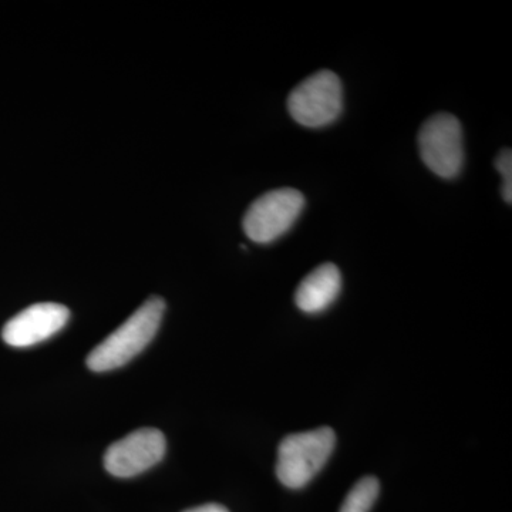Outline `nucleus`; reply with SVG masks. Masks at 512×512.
Masks as SVG:
<instances>
[{
  "mask_svg": "<svg viewBox=\"0 0 512 512\" xmlns=\"http://www.w3.org/2000/svg\"><path fill=\"white\" fill-rule=\"evenodd\" d=\"M164 311L165 302L157 296L144 302L120 328L90 352L87 356L89 369L93 372H110L127 365L157 335Z\"/></svg>",
  "mask_w": 512,
  "mask_h": 512,
  "instance_id": "obj_1",
  "label": "nucleus"
},
{
  "mask_svg": "<svg viewBox=\"0 0 512 512\" xmlns=\"http://www.w3.org/2000/svg\"><path fill=\"white\" fill-rule=\"evenodd\" d=\"M336 446L330 427L289 434L278 447L276 477L291 490H301L326 466Z\"/></svg>",
  "mask_w": 512,
  "mask_h": 512,
  "instance_id": "obj_2",
  "label": "nucleus"
},
{
  "mask_svg": "<svg viewBox=\"0 0 512 512\" xmlns=\"http://www.w3.org/2000/svg\"><path fill=\"white\" fill-rule=\"evenodd\" d=\"M343 110V86L338 74L320 70L303 80L288 97L292 119L303 127L319 128L339 119Z\"/></svg>",
  "mask_w": 512,
  "mask_h": 512,
  "instance_id": "obj_3",
  "label": "nucleus"
},
{
  "mask_svg": "<svg viewBox=\"0 0 512 512\" xmlns=\"http://www.w3.org/2000/svg\"><path fill=\"white\" fill-rule=\"evenodd\" d=\"M305 197L295 188H278L256 198L245 214L244 231L256 244H271L298 221Z\"/></svg>",
  "mask_w": 512,
  "mask_h": 512,
  "instance_id": "obj_4",
  "label": "nucleus"
},
{
  "mask_svg": "<svg viewBox=\"0 0 512 512\" xmlns=\"http://www.w3.org/2000/svg\"><path fill=\"white\" fill-rule=\"evenodd\" d=\"M417 143L421 160L439 177L450 180L463 170V128L453 114H434L424 121Z\"/></svg>",
  "mask_w": 512,
  "mask_h": 512,
  "instance_id": "obj_5",
  "label": "nucleus"
},
{
  "mask_svg": "<svg viewBox=\"0 0 512 512\" xmlns=\"http://www.w3.org/2000/svg\"><path fill=\"white\" fill-rule=\"evenodd\" d=\"M165 450L167 441L160 430L138 429L107 448L104 468L114 477H136L160 463Z\"/></svg>",
  "mask_w": 512,
  "mask_h": 512,
  "instance_id": "obj_6",
  "label": "nucleus"
},
{
  "mask_svg": "<svg viewBox=\"0 0 512 512\" xmlns=\"http://www.w3.org/2000/svg\"><path fill=\"white\" fill-rule=\"evenodd\" d=\"M69 318V309L60 303H36L6 323L2 338L12 348H29L52 338L66 326Z\"/></svg>",
  "mask_w": 512,
  "mask_h": 512,
  "instance_id": "obj_7",
  "label": "nucleus"
},
{
  "mask_svg": "<svg viewBox=\"0 0 512 512\" xmlns=\"http://www.w3.org/2000/svg\"><path fill=\"white\" fill-rule=\"evenodd\" d=\"M342 291V275L338 266L323 264L305 276L295 292L296 306L302 312L316 315L326 311Z\"/></svg>",
  "mask_w": 512,
  "mask_h": 512,
  "instance_id": "obj_8",
  "label": "nucleus"
},
{
  "mask_svg": "<svg viewBox=\"0 0 512 512\" xmlns=\"http://www.w3.org/2000/svg\"><path fill=\"white\" fill-rule=\"evenodd\" d=\"M380 493V483L376 477H363L353 485L346 495L339 512H370Z\"/></svg>",
  "mask_w": 512,
  "mask_h": 512,
  "instance_id": "obj_9",
  "label": "nucleus"
},
{
  "mask_svg": "<svg viewBox=\"0 0 512 512\" xmlns=\"http://www.w3.org/2000/svg\"><path fill=\"white\" fill-rule=\"evenodd\" d=\"M495 167L503 177V197L507 204L512 202V153L510 148L501 151L495 158Z\"/></svg>",
  "mask_w": 512,
  "mask_h": 512,
  "instance_id": "obj_10",
  "label": "nucleus"
},
{
  "mask_svg": "<svg viewBox=\"0 0 512 512\" xmlns=\"http://www.w3.org/2000/svg\"><path fill=\"white\" fill-rule=\"evenodd\" d=\"M184 512H229L227 508L222 507L220 504H205L200 507L191 508Z\"/></svg>",
  "mask_w": 512,
  "mask_h": 512,
  "instance_id": "obj_11",
  "label": "nucleus"
}]
</instances>
